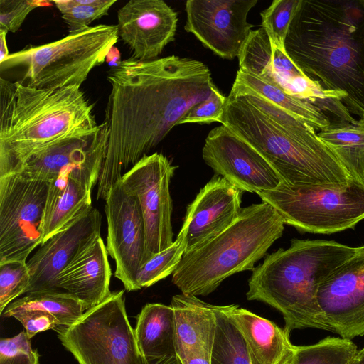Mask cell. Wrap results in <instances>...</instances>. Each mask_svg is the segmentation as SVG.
I'll use <instances>...</instances> for the list:
<instances>
[{
    "label": "cell",
    "instance_id": "9c48e42d",
    "mask_svg": "<svg viewBox=\"0 0 364 364\" xmlns=\"http://www.w3.org/2000/svg\"><path fill=\"white\" fill-rule=\"evenodd\" d=\"M54 330L79 364H149L129 321L123 290L111 292L73 324Z\"/></svg>",
    "mask_w": 364,
    "mask_h": 364
},
{
    "label": "cell",
    "instance_id": "5b68a950",
    "mask_svg": "<svg viewBox=\"0 0 364 364\" xmlns=\"http://www.w3.org/2000/svg\"><path fill=\"white\" fill-rule=\"evenodd\" d=\"M355 249L333 240L294 239L289 247L272 252L255 268L247 299L277 309L289 333L306 328L331 331L318 304V287Z\"/></svg>",
    "mask_w": 364,
    "mask_h": 364
},
{
    "label": "cell",
    "instance_id": "ab89813d",
    "mask_svg": "<svg viewBox=\"0 0 364 364\" xmlns=\"http://www.w3.org/2000/svg\"><path fill=\"white\" fill-rule=\"evenodd\" d=\"M149 364H183L176 355L148 361Z\"/></svg>",
    "mask_w": 364,
    "mask_h": 364
},
{
    "label": "cell",
    "instance_id": "cb8c5ba5",
    "mask_svg": "<svg viewBox=\"0 0 364 364\" xmlns=\"http://www.w3.org/2000/svg\"><path fill=\"white\" fill-rule=\"evenodd\" d=\"M134 333L147 361L176 355L175 316L171 305L146 304L137 316Z\"/></svg>",
    "mask_w": 364,
    "mask_h": 364
},
{
    "label": "cell",
    "instance_id": "836d02e7",
    "mask_svg": "<svg viewBox=\"0 0 364 364\" xmlns=\"http://www.w3.org/2000/svg\"><path fill=\"white\" fill-rule=\"evenodd\" d=\"M0 364H39V354L31 348L26 331L0 340Z\"/></svg>",
    "mask_w": 364,
    "mask_h": 364
},
{
    "label": "cell",
    "instance_id": "b9f144b4",
    "mask_svg": "<svg viewBox=\"0 0 364 364\" xmlns=\"http://www.w3.org/2000/svg\"><path fill=\"white\" fill-rule=\"evenodd\" d=\"M358 122L360 124H361L364 125V119H358Z\"/></svg>",
    "mask_w": 364,
    "mask_h": 364
},
{
    "label": "cell",
    "instance_id": "8992f818",
    "mask_svg": "<svg viewBox=\"0 0 364 364\" xmlns=\"http://www.w3.org/2000/svg\"><path fill=\"white\" fill-rule=\"evenodd\" d=\"M284 229L282 218L269 203L242 208L223 232L184 252L172 282L183 294L208 295L232 274L254 270Z\"/></svg>",
    "mask_w": 364,
    "mask_h": 364
},
{
    "label": "cell",
    "instance_id": "2e32d148",
    "mask_svg": "<svg viewBox=\"0 0 364 364\" xmlns=\"http://www.w3.org/2000/svg\"><path fill=\"white\" fill-rule=\"evenodd\" d=\"M202 157L217 175L242 191H272L282 182L262 155L223 124L208 133Z\"/></svg>",
    "mask_w": 364,
    "mask_h": 364
},
{
    "label": "cell",
    "instance_id": "6da1fadb",
    "mask_svg": "<svg viewBox=\"0 0 364 364\" xmlns=\"http://www.w3.org/2000/svg\"><path fill=\"white\" fill-rule=\"evenodd\" d=\"M107 80L108 138L98 200L215 87L203 62L175 55L146 62L131 57L112 68Z\"/></svg>",
    "mask_w": 364,
    "mask_h": 364
},
{
    "label": "cell",
    "instance_id": "52a82bcc",
    "mask_svg": "<svg viewBox=\"0 0 364 364\" xmlns=\"http://www.w3.org/2000/svg\"><path fill=\"white\" fill-rule=\"evenodd\" d=\"M119 38L117 25L90 26L56 41L10 54L0 68H22L19 82L36 88L80 87L90 71L105 62Z\"/></svg>",
    "mask_w": 364,
    "mask_h": 364
},
{
    "label": "cell",
    "instance_id": "e575fe53",
    "mask_svg": "<svg viewBox=\"0 0 364 364\" xmlns=\"http://www.w3.org/2000/svg\"><path fill=\"white\" fill-rule=\"evenodd\" d=\"M50 3L39 0H0V31L16 32L31 11Z\"/></svg>",
    "mask_w": 364,
    "mask_h": 364
},
{
    "label": "cell",
    "instance_id": "ac0fdd59",
    "mask_svg": "<svg viewBox=\"0 0 364 364\" xmlns=\"http://www.w3.org/2000/svg\"><path fill=\"white\" fill-rule=\"evenodd\" d=\"M177 13L162 0H130L117 12L119 37L139 61L158 59L175 39Z\"/></svg>",
    "mask_w": 364,
    "mask_h": 364
},
{
    "label": "cell",
    "instance_id": "8fae6325",
    "mask_svg": "<svg viewBox=\"0 0 364 364\" xmlns=\"http://www.w3.org/2000/svg\"><path fill=\"white\" fill-rule=\"evenodd\" d=\"M176 166L160 153L146 155L119 180L136 198L144 218L146 248L142 264L172 245V200L170 181Z\"/></svg>",
    "mask_w": 364,
    "mask_h": 364
},
{
    "label": "cell",
    "instance_id": "4dcf8cb0",
    "mask_svg": "<svg viewBox=\"0 0 364 364\" xmlns=\"http://www.w3.org/2000/svg\"><path fill=\"white\" fill-rule=\"evenodd\" d=\"M62 15L69 33L80 32L108 14L116 0H62L52 1Z\"/></svg>",
    "mask_w": 364,
    "mask_h": 364
},
{
    "label": "cell",
    "instance_id": "83f0119b",
    "mask_svg": "<svg viewBox=\"0 0 364 364\" xmlns=\"http://www.w3.org/2000/svg\"><path fill=\"white\" fill-rule=\"evenodd\" d=\"M216 328L211 364H251L244 338L225 311L215 305Z\"/></svg>",
    "mask_w": 364,
    "mask_h": 364
},
{
    "label": "cell",
    "instance_id": "e0dca14e",
    "mask_svg": "<svg viewBox=\"0 0 364 364\" xmlns=\"http://www.w3.org/2000/svg\"><path fill=\"white\" fill-rule=\"evenodd\" d=\"M100 228L101 215L92 207L41 245L27 262L31 279L25 294L59 292V275L100 236Z\"/></svg>",
    "mask_w": 364,
    "mask_h": 364
},
{
    "label": "cell",
    "instance_id": "d6a6232c",
    "mask_svg": "<svg viewBox=\"0 0 364 364\" xmlns=\"http://www.w3.org/2000/svg\"><path fill=\"white\" fill-rule=\"evenodd\" d=\"M27 262L11 260L0 263V314L18 296L25 294L30 283Z\"/></svg>",
    "mask_w": 364,
    "mask_h": 364
},
{
    "label": "cell",
    "instance_id": "44dd1931",
    "mask_svg": "<svg viewBox=\"0 0 364 364\" xmlns=\"http://www.w3.org/2000/svg\"><path fill=\"white\" fill-rule=\"evenodd\" d=\"M106 246L98 237L60 273L59 292L71 294L86 310L99 304L110 294L112 271Z\"/></svg>",
    "mask_w": 364,
    "mask_h": 364
},
{
    "label": "cell",
    "instance_id": "d6986e66",
    "mask_svg": "<svg viewBox=\"0 0 364 364\" xmlns=\"http://www.w3.org/2000/svg\"><path fill=\"white\" fill-rule=\"evenodd\" d=\"M242 191L218 176L200 189L188 206L183 227L189 251L216 236L238 217Z\"/></svg>",
    "mask_w": 364,
    "mask_h": 364
},
{
    "label": "cell",
    "instance_id": "60d3db41",
    "mask_svg": "<svg viewBox=\"0 0 364 364\" xmlns=\"http://www.w3.org/2000/svg\"><path fill=\"white\" fill-rule=\"evenodd\" d=\"M350 364H364V347L358 350Z\"/></svg>",
    "mask_w": 364,
    "mask_h": 364
},
{
    "label": "cell",
    "instance_id": "5bb4252c",
    "mask_svg": "<svg viewBox=\"0 0 364 364\" xmlns=\"http://www.w3.org/2000/svg\"><path fill=\"white\" fill-rule=\"evenodd\" d=\"M257 0H188L185 30L224 59L238 57L253 26L247 22Z\"/></svg>",
    "mask_w": 364,
    "mask_h": 364
},
{
    "label": "cell",
    "instance_id": "4316f807",
    "mask_svg": "<svg viewBox=\"0 0 364 364\" xmlns=\"http://www.w3.org/2000/svg\"><path fill=\"white\" fill-rule=\"evenodd\" d=\"M25 310H41L54 316L59 326H70L86 311L73 296L65 292L29 293L11 302L2 316L10 317L13 313Z\"/></svg>",
    "mask_w": 364,
    "mask_h": 364
},
{
    "label": "cell",
    "instance_id": "d590c367",
    "mask_svg": "<svg viewBox=\"0 0 364 364\" xmlns=\"http://www.w3.org/2000/svg\"><path fill=\"white\" fill-rule=\"evenodd\" d=\"M227 97L215 87L210 97L196 105L180 121L179 124L186 123L210 124L220 122L223 114Z\"/></svg>",
    "mask_w": 364,
    "mask_h": 364
},
{
    "label": "cell",
    "instance_id": "603a6c76",
    "mask_svg": "<svg viewBox=\"0 0 364 364\" xmlns=\"http://www.w3.org/2000/svg\"><path fill=\"white\" fill-rule=\"evenodd\" d=\"M92 188L80 178L63 174L49 182L42 225V243L92 206Z\"/></svg>",
    "mask_w": 364,
    "mask_h": 364
},
{
    "label": "cell",
    "instance_id": "74e56055",
    "mask_svg": "<svg viewBox=\"0 0 364 364\" xmlns=\"http://www.w3.org/2000/svg\"><path fill=\"white\" fill-rule=\"evenodd\" d=\"M119 50L113 46L109 51L105 62L107 65L113 68H117L122 63Z\"/></svg>",
    "mask_w": 364,
    "mask_h": 364
},
{
    "label": "cell",
    "instance_id": "30bf717a",
    "mask_svg": "<svg viewBox=\"0 0 364 364\" xmlns=\"http://www.w3.org/2000/svg\"><path fill=\"white\" fill-rule=\"evenodd\" d=\"M48 185L19 173L0 177V263L26 262L41 245Z\"/></svg>",
    "mask_w": 364,
    "mask_h": 364
},
{
    "label": "cell",
    "instance_id": "277c9868",
    "mask_svg": "<svg viewBox=\"0 0 364 364\" xmlns=\"http://www.w3.org/2000/svg\"><path fill=\"white\" fill-rule=\"evenodd\" d=\"M80 87L40 89L0 78V177L48 144L98 124Z\"/></svg>",
    "mask_w": 364,
    "mask_h": 364
},
{
    "label": "cell",
    "instance_id": "1f68e13d",
    "mask_svg": "<svg viewBox=\"0 0 364 364\" xmlns=\"http://www.w3.org/2000/svg\"><path fill=\"white\" fill-rule=\"evenodd\" d=\"M300 0H274L260 15L262 27L267 33L271 43L284 50V42L294 15Z\"/></svg>",
    "mask_w": 364,
    "mask_h": 364
},
{
    "label": "cell",
    "instance_id": "3957f363",
    "mask_svg": "<svg viewBox=\"0 0 364 364\" xmlns=\"http://www.w3.org/2000/svg\"><path fill=\"white\" fill-rule=\"evenodd\" d=\"M255 149L282 183L342 184L350 178L316 129L253 93H229L220 122Z\"/></svg>",
    "mask_w": 364,
    "mask_h": 364
},
{
    "label": "cell",
    "instance_id": "8d00e7d4",
    "mask_svg": "<svg viewBox=\"0 0 364 364\" xmlns=\"http://www.w3.org/2000/svg\"><path fill=\"white\" fill-rule=\"evenodd\" d=\"M11 316L19 321L31 339L36 333L59 326L56 318L52 314L41 310H25L13 313Z\"/></svg>",
    "mask_w": 364,
    "mask_h": 364
},
{
    "label": "cell",
    "instance_id": "7402d4cb",
    "mask_svg": "<svg viewBox=\"0 0 364 364\" xmlns=\"http://www.w3.org/2000/svg\"><path fill=\"white\" fill-rule=\"evenodd\" d=\"M225 311L244 338L251 364H291L296 346L284 328L237 305Z\"/></svg>",
    "mask_w": 364,
    "mask_h": 364
},
{
    "label": "cell",
    "instance_id": "f1b7e54d",
    "mask_svg": "<svg viewBox=\"0 0 364 364\" xmlns=\"http://www.w3.org/2000/svg\"><path fill=\"white\" fill-rule=\"evenodd\" d=\"M357 351L351 340L328 336L311 345L296 346L291 364H350Z\"/></svg>",
    "mask_w": 364,
    "mask_h": 364
},
{
    "label": "cell",
    "instance_id": "ba28073f",
    "mask_svg": "<svg viewBox=\"0 0 364 364\" xmlns=\"http://www.w3.org/2000/svg\"><path fill=\"white\" fill-rule=\"evenodd\" d=\"M288 224L310 233L331 234L354 228L364 219V185L352 178L342 184L281 182L257 193Z\"/></svg>",
    "mask_w": 364,
    "mask_h": 364
},
{
    "label": "cell",
    "instance_id": "f35d334b",
    "mask_svg": "<svg viewBox=\"0 0 364 364\" xmlns=\"http://www.w3.org/2000/svg\"><path fill=\"white\" fill-rule=\"evenodd\" d=\"M6 31H0V63L10 55L6 43Z\"/></svg>",
    "mask_w": 364,
    "mask_h": 364
},
{
    "label": "cell",
    "instance_id": "d4e9b609",
    "mask_svg": "<svg viewBox=\"0 0 364 364\" xmlns=\"http://www.w3.org/2000/svg\"><path fill=\"white\" fill-rule=\"evenodd\" d=\"M230 92L257 95L304 120L316 130L320 131L331 126L329 117L314 104L291 95L280 87L240 69L237 70Z\"/></svg>",
    "mask_w": 364,
    "mask_h": 364
},
{
    "label": "cell",
    "instance_id": "484cf974",
    "mask_svg": "<svg viewBox=\"0 0 364 364\" xmlns=\"http://www.w3.org/2000/svg\"><path fill=\"white\" fill-rule=\"evenodd\" d=\"M317 135L336 156L350 178L364 185V125H333Z\"/></svg>",
    "mask_w": 364,
    "mask_h": 364
},
{
    "label": "cell",
    "instance_id": "7a4b0ae2",
    "mask_svg": "<svg viewBox=\"0 0 364 364\" xmlns=\"http://www.w3.org/2000/svg\"><path fill=\"white\" fill-rule=\"evenodd\" d=\"M311 81L364 119V0H300L284 42Z\"/></svg>",
    "mask_w": 364,
    "mask_h": 364
},
{
    "label": "cell",
    "instance_id": "4fadbf2b",
    "mask_svg": "<svg viewBox=\"0 0 364 364\" xmlns=\"http://www.w3.org/2000/svg\"><path fill=\"white\" fill-rule=\"evenodd\" d=\"M105 212L106 249L115 262L114 276L127 291H136L146 248L145 225L139 201L125 191L119 180L107 193Z\"/></svg>",
    "mask_w": 364,
    "mask_h": 364
},
{
    "label": "cell",
    "instance_id": "9a60e30c",
    "mask_svg": "<svg viewBox=\"0 0 364 364\" xmlns=\"http://www.w3.org/2000/svg\"><path fill=\"white\" fill-rule=\"evenodd\" d=\"M317 301L331 332L349 340L364 336V245L321 282Z\"/></svg>",
    "mask_w": 364,
    "mask_h": 364
},
{
    "label": "cell",
    "instance_id": "f546056e",
    "mask_svg": "<svg viewBox=\"0 0 364 364\" xmlns=\"http://www.w3.org/2000/svg\"><path fill=\"white\" fill-rule=\"evenodd\" d=\"M186 230L182 226L171 246L143 264L136 280V290L149 287L173 274L186 250Z\"/></svg>",
    "mask_w": 364,
    "mask_h": 364
},
{
    "label": "cell",
    "instance_id": "ffe728a7",
    "mask_svg": "<svg viewBox=\"0 0 364 364\" xmlns=\"http://www.w3.org/2000/svg\"><path fill=\"white\" fill-rule=\"evenodd\" d=\"M176 354L183 364H211L216 315L215 305L197 296H173Z\"/></svg>",
    "mask_w": 364,
    "mask_h": 364
},
{
    "label": "cell",
    "instance_id": "7c38bea8",
    "mask_svg": "<svg viewBox=\"0 0 364 364\" xmlns=\"http://www.w3.org/2000/svg\"><path fill=\"white\" fill-rule=\"evenodd\" d=\"M107 138L104 122L92 129L65 135L32 154L17 173L47 182L70 174L93 188L105 159Z\"/></svg>",
    "mask_w": 364,
    "mask_h": 364
}]
</instances>
